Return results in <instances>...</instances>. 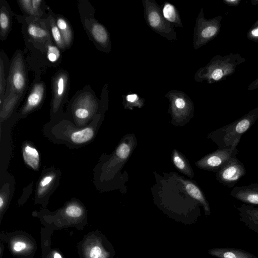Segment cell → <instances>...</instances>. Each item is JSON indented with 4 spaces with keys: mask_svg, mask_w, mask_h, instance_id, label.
I'll list each match as a JSON object with an SVG mask.
<instances>
[{
    "mask_svg": "<svg viewBox=\"0 0 258 258\" xmlns=\"http://www.w3.org/2000/svg\"><path fill=\"white\" fill-rule=\"evenodd\" d=\"M78 7L81 21L89 39L97 49L109 53L112 44L107 28L94 18L93 9L89 3L84 4V1H80Z\"/></svg>",
    "mask_w": 258,
    "mask_h": 258,
    "instance_id": "obj_1",
    "label": "cell"
},
{
    "mask_svg": "<svg viewBox=\"0 0 258 258\" xmlns=\"http://www.w3.org/2000/svg\"><path fill=\"white\" fill-rule=\"evenodd\" d=\"M22 24L25 42L27 48L38 50L41 54L45 53L47 46L53 42L45 19L26 16H18Z\"/></svg>",
    "mask_w": 258,
    "mask_h": 258,
    "instance_id": "obj_2",
    "label": "cell"
},
{
    "mask_svg": "<svg viewBox=\"0 0 258 258\" xmlns=\"http://www.w3.org/2000/svg\"><path fill=\"white\" fill-rule=\"evenodd\" d=\"M257 114L246 115L235 121L215 131L211 137L219 149L230 148L239 144L242 136L254 124Z\"/></svg>",
    "mask_w": 258,
    "mask_h": 258,
    "instance_id": "obj_3",
    "label": "cell"
},
{
    "mask_svg": "<svg viewBox=\"0 0 258 258\" xmlns=\"http://www.w3.org/2000/svg\"><path fill=\"white\" fill-rule=\"evenodd\" d=\"M27 77L24 53L22 50H17L13 54L9 63L4 98L10 92L25 94L28 88Z\"/></svg>",
    "mask_w": 258,
    "mask_h": 258,
    "instance_id": "obj_4",
    "label": "cell"
},
{
    "mask_svg": "<svg viewBox=\"0 0 258 258\" xmlns=\"http://www.w3.org/2000/svg\"><path fill=\"white\" fill-rule=\"evenodd\" d=\"M144 18L149 26L155 33L173 41L177 40L176 32L172 25L164 17L161 7L154 0H142Z\"/></svg>",
    "mask_w": 258,
    "mask_h": 258,
    "instance_id": "obj_5",
    "label": "cell"
},
{
    "mask_svg": "<svg viewBox=\"0 0 258 258\" xmlns=\"http://www.w3.org/2000/svg\"><path fill=\"white\" fill-rule=\"evenodd\" d=\"M74 116L79 120L88 119L97 108L98 99L90 86L78 91L72 99Z\"/></svg>",
    "mask_w": 258,
    "mask_h": 258,
    "instance_id": "obj_6",
    "label": "cell"
},
{
    "mask_svg": "<svg viewBox=\"0 0 258 258\" xmlns=\"http://www.w3.org/2000/svg\"><path fill=\"white\" fill-rule=\"evenodd\" d=\"M70 79L69 73L59 69L52 77L51 109L55 113L60 109L69 94Z\"/></svg>",
    "mask_w": 258,
    "mask_h": 258,
    "instance_id": "obj_7",
    "label": "cell"
},
{
    "mask_svg": "<svg viewBox=\"0 0 258 258\" xmlns=\"http://www.w3.org/2000/svg\"><path fill=\"white\" fill-rule=\"evenodd\" d=\"M237 146L235 145L230 148L219 149L199 161L197 165L201 168L217 172L231 159L236 157Z\"/></svg>",
    "mask_w": 258,
    "mask_h": 258,
    "instance_id": "obj_8",
    "label": "cell"
},
{
    "mask_svg": "<svg viewBox=\"0 0 258 258\" xmlns=\"http://www.w3.org/2000/svg\"><path fill=\"white\" fill-rule=\"evenodd\" d=\"M243 164L236 157L216 172L217 180L224 186L233 187L246 174Z\"/></svg>",
    "mask_w": 258,
    "mask_h": 258,
    "instance_id": "obj_9",
    "label": "cell"
},
{
    "mask_svg": "<svg viewBox=\"0 0 258 258\" xmlns=\"http://www.w3.org/2000/svg\"><path fill=\"white\" fill-rule=\"evenodd\" d=\"M165 97L169 101L171 112L175 118L187 116L193 110L192 101L182 91H169L166 93Z\"/></svg>",
    "mask_w": 258,
    "mask_h": 258,
    "instance_id": "obj_10",
    "label": "cell"
},
{
    "mask_svg": "<svg viewBox=\"0 0 258 258\" xmlns=\"http://www.w3.org/2000/svg\"><path fill=\"white\" fill-rule=\"evenodd\" d=\"M46 94V85L38 77L36 78L31 86L21 114L26 115L36 110L43 102Z\"/></svg>",
    "mask_w": 258,
    "mask_h": 258,
    "instance_id": "obj_11",
    "label": "cell"
},
{
    "mask_svg": "<svg viewBox=\"0 0 258 258\" xmlns=\"http://www.w3.org/2000/svg\"><path fill=\"white\" fill-rule=\"evenodd\" d=\"M217 32V28L213 24L208 23L203 17L202 9L199 13L194 28L193 46L198 49L206 41L214 36Z\"/></svg>",
    "mask_w": 258,
    "mask_h": 258,
    "instance_id": "obj_12",
    "label": "cell"
},
{
    "mask_svg": "<svg viewBox=\"0 0 258 258\" xmlns=\"http://www.w3.org/2000/svg\"><path fill=\"white\" fill-rule=\"evenodd\" d=\"M230 195L248 205H258V183L233 187Z\"/></svg>",
    "mask_w": 258,
    "mask_h": 258,
    "instance_id": "obj_13",
    "label": "cell"
},
{
    "mask_svg": "<svg viewBox=\"0 0 258 258\" xmlns=\"http://www.w3.org/2000/svg\"><path fill=\"white\" fill-rule=\"evenodd\" d=\"M237 210L240 220L258 235V207L243 204Z\"/></svg>",
    "mask_w": 258,
    "mask_h": 258,
    "instance_id": "obj_14",
    "label": "cell"
},
{
    "mask_svg": "<svg viewBox=\"0 0 258 258\" xmlns=\"http://www.w3.org/2000/svg\"><path fill=\"white\" fill-rule=\"evenodd\" d=\"M13 12L8 2L0 1V39L5 40L8 37L13 24Z\"/></svg>",
    "mask_w": 258,
    "mask_h": 258,
    "instance_id": "obj_15",
    "label": "cell"
},
{
    "mask_svg": "<svg viewBox=\"0 0 258 258\" xmlns=\"http://www.w3.org/2000/svg\"><path fill=\"white\" fill-rule=\"evenodd\" d=\"M208 253L217 258H258L243 249L231 247L212 248L208 250Z\"/></svg>",
    "mask_w": 258,
    "mask_h": 258,
    "instance_id": "obj_16",
    "label": "cell"
},
{
    "mask_svg": "<svg viewBox=\"0 0 258 258\" xmlns=\"http://www.w3.org/2000/svg\"><path fill=\"white\" fill-rule=\"evenodd\" d=\"M52 14L62 35L67 49H68L72 46L74 38V31L71 25L69 20L62 15L55 14L52 11Z\"/></svg>",
    "mask_w": 258,
    "mask_h": 258,
    "instance_id": "obj_17",
    "label": "cell"
},
{
    "mask_svg": "<svg viewBox=\"0 0 258 258\" xmlns=\"http://www.w3.org/2000/svg\"><path fill=\"white\" fill-rule=\"evenodd\" d=\"M47 10L48 15L45 20L49 33L54 43L62 52H63L67 50V48L62 35L52 16V11L49 7Z\"/></svg>",
    "mask_w": 258,
    "mask_h": 258,
    "instance_id": "obj_18",
    "label": "cell"
},
{
    "mask_svg": "<svg viewBox=\"0 0 258 258\" xmlns=\"http://www.w3.org/2000/svg\"><path fill=\"white\" fill-rule=\"evenodd\" d=\"M22 155L25 163L34 170L40 165V155L38 150L29 144H25L22 148Z\"/></svg>",
    "mask_w": 258,
    "mask_h": 258,
    "instance_id": "obj_19",
    "label": "cell"
},
{
    "mask_svg": "<svg viewBox=\"0 0 258 258\" xmlns=\"http://www.w3.org/2000/svg\"><path fill=\"white\" fill-rule=\"evenodd\" d=\"M25 95L10 92L8 96H5L1 105V117L5 118L8 116L23 99Z\"/></svg>",
    "mask_w": 258,
    "mask_h": 258,
    "instance_id": "obj_20",
    "label": "cell"
},
{
    "mask_svg": "<svg viewBox=\"0 0 258 258\" xmlns=\"http://www.w3.org/2000/svg\"><path fill=\"white\" fill-rule=\"evenodd\" d=\"M182 182L183 184L184 183L185 189L188 195L201 204L204 207L206 215H210L211 212L209 204L201 190L190 182L183 180Z\"/></svg>",
    "mask_w": 258,
    "mask_h": 258,
    "instance_id": "obj_21",
    "label": "cell"
},
{
    "mask_svg": "<svg viewBox=\"0 0 258 258\" xmlns=\"http://www.w3.org/2000/svg\"><path fill=\"white\" fill-rule=\"evenodd\" d=\"M161 9L163 15L167 21L173 26L183 27L179 13L173 4L166 2L162 5Z\"/></svg>",
    "mask_w": 258,
    "mask_h": 258,
    "instance_id": "obj_22",
    "label": "cell"
},
{
    "mask_svg": "<svg viewBox=\"0 0 258 258\" xmlns=\"http://www.w3.org/2000/svg\"><path fill=\"white\" fill-rule=\"evenodd\" d=\"M85 254L86 258H109L110 255L100 242L93 241L87 244Z\"/></svg>",
    "mask_w": 258,
    "mask_h": 258,
    "instance_id": "obj_23",
    "label": "cell"
},
{
    "mask_svg": "<svg viewBox=\"0 0 258 258\" xmlns=\"http://www.w3.org/2000/svg\"><path fill=\"white\" fill-rule=\"evenodd\" d=\"M61 52L60 49L53 42L47 46L44 54L50 66L56 67L59 65L61 60Z\"/></svg>",
    "mask_w": 258,
    "mask_h": 258,
    "instance_id": "obj_24",
    "label": "cell"
},
{
    "mask_svg": "<svg viewBox=\"0 0 258 258\" xmlns=\"http://www.w3.org/2000/svg\"><path fill=\"white\" fill-rule=\"evenodd\" d=\"M7 56L3 50L0 53V104L1 105L6 93L7 79L6 78V69L8 62Z\"/></svg>",
    "mask_w": 258,
    "mask_h": 258,
    "instance_id": "obj_25",
    "label": "cell"
},
{
    "mask_svg": "<svg viewBox=\"0 0 258 258\" xmlns=\"http://www.w3.org/2000/svg\"><path fill=\"white\" fill-rule=\"evenodd\" d=\"M94 132L92 128L87 127L73 132L71 140L74 143L80 144L88 142L94 137Z\"/></svg>",
    "mask_w": 258,
    "mask_h": 258,
    "instance_id": "obj_26",
    "label": "cell"
},
{
    "mask_svg": "<svg viewBox=\"0 0 258 258\" xmlns=\"http://www.w3.org/2000/svg\"><path fill=\"white\" fill-rule=\"evenodd\" d=\"M123 104L124 108L132 109L134 107L141 108L144 104V99L137 94L131 93L122 95Z\"/></svg>",
    "mask_w": 258,
    "mask_h": 258,
    "instance_id": "obj_27",
    "label": "cell"
},
{
    "mask_svg": "<svg viewBox=\"0 0 258 258\" xmlns=\"http://www.w3.org/2000/svg\"><path fill=\"white\" fill-rule=\"evenodd\" d=\"M54 179V175L53 174H48L44 176L39 182L38 185V192L39 195L44 194L47 190Z\"/></svg>",
    "mask_w": 258,
    "mask_h": 258,
    "instance_id": "obj_28",
    "label": "cell"
},
{
    "mask_svg": "<svg viewBox=\"0 0 258 258\" xmlns=\"http://www.w3.org/2000/svg\"><path fill=\"white\" fill-rule=\"evenodd\" d=\"M64 214L68 218L77 219L82 216L83 210L80 206L77 204H71L66 208Z\"/></svg>",
    "mask_w": 258,
    "mask_h": 258,
    "instance_id": "obj_29",
    "label": "cell"
},
{
    "mask_svg": "<svg viewBox=\"0 0 258 258\" xmlns=\"http://www.w3.org/2000/svg\"><path fill=\"white\" fill-rule=\"evenodd\" d=\"M11 248L14 253L20 254L27 251L30 248V245L27 241L18 239L13 241Z\"/></svg>",
    "mask_w": 258,
    "mask_h": 258,
    "instance_id": "obj_30",
    "label": "cell"
},
{
    "mask_svg": "<svg viewBox=\"0 0 258 258\" xmlns=\"http://www.w3.org/2000/svg\"><path fill=\"white\" fill-rule=\"evenodd\" d=\"M131 152V147L126 143L121 144L117 148L116 154L121 159L127 158Z\"/></svg>",
    "mask_w": 258,
    "mask_h": 258,
    "instance_id": "obj_31",
    "label": "cell"
},
{
    "mask_svg": "<svg viewBox=\"0 0 258 258\" xmlns=\"http://www.w3.org/2000/svg\"><path fill=\"white\" fill-rule=\"evenodd\" d=\"M173 160L175 165L179 170L187 173L188 170L185 163L176 151L174 152Z\"/></svg>",
    "mask_w": 258,
    "mask_h": 258,
    "instance_id": "obj_32",
    "label": "cell"
},
{
    "mask_svg": "<svg viewBox=\"0 0 258 258\" xmlns=\"http://www.w3.org/2000/svg\"><path fill=\"white\" fill-rule=\"evenodd\" d=\"M222 70L220 69H215L211 72L209 76V78H211L215 81H218L222 77Z\"/></svg>",
    "mask_w": 258,
    "mask_h": 258,
    "instance_id": "obj_33",
    "label": "cell"
},
{
    "mask_svg": "<svg viewBox=\"0 0 258 258\" xmlns=\"http://www.w3.org/2000/svg\"><path fill=\"white\" fill-rule=\"evenodd\" d=\"M6 205V199L4 195H1L0 196V209L1 212L5 208Z\"/></svg>",
    "mask_w": 258,
    "mask_h": 258,
    "instance_id": "obj_34",
    "label": "cell"
},
{
    "mask_svg": "<svg viewBox=\"0 0 258 258\" xmlns=\"http://www.w3.org/2000/svg\"><path fill=\"white\" fill-rule=\"evenodd\" d=\"M51 256L52 258H63L61 255L56 251H53Z\"/></svg>",
    "mask_w": 258,
    "mask_h": 258,
    "instance_id": "obj_35",
    "label": "cell"
},
{
    "mask_svg": "<svg viewBox=\"0 0 258 258\" xmlns=\"http://www.w3.org/2000/svg\"><path fill=\"white\" fill-rule=\"evenodd\" d=\"M251 34H252L253 36L257 37V36H258V28H256V29H253V30L251 31Z\"/></svg>",
    "mask_w": 258,
    "mask_h": 258,
    "instance_id": "obj_36",
    "label": "cell"
}]
</instances>
